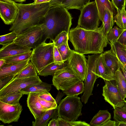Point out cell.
<instances>
[{
	"mask_svg": "<svg viewBox=\"0 0 126 126\" xmlns=\"http://www.w3.org/2000/svg\"><path fill=\"white\" fill-rule=\"evenodd\" d=\"M18 13L16 18L9 29L19 34L30 27L39 24L50 8L49 2L24 4L15 2Z\"/></svg>",
	"mask_w": 126,
	"mask_h": 126,
	"instance_id": "obj_1",
	"label": "cell"
},
{
	"mask_svg": "<svg viewBox=\"0 0 126 126\" xmlns=\"http://www.w3.org/2000/svg\"><path fill=\"white\" fill-rule=\"evenodd\" d=\"M72 17L68 10L61 6L50 7L46 16L39 23L42 25L43 41L49 39L53 42L63 31L69 33Z\"/></svg>",
	"mask_w": 126,
	"mask_h": 126,
	"instance_id": "obj_2",
	"label": "cell"
},
{
	"mask_svg": "<svg viewBox=\"0 0 126 126\" xmlns=\"http://www.w3.org/2000/svg\"><path fill=\"white\" fill-rule=\"evenodd\" d=\"M82 106L80 97L67 96L61 100L57 106L58 117L67 121H75L82 114Z\"/></svg>",
	"mask_w": 126,
	"mask_h": 126,
	"instance_id": "obj_3",
	"label": "cell"
},
{
	"mask_svg": "<svg viewBox=\"0 0 126 126\" xmlns=\"http://www.w3.org/2000/svg\"><path fill=\"white\" fill-rule=\"evenodd\" d=\"M46 41H43L33 49L30 60L38 73L49 64L54 63V43H47Z\"/></svg>",
	"mask_w": 126,
	"mask_h": 126,
	"instance_id": "obj_4",
	"label": "cell"
},
{
	"mask_svg": "<svg viewBox=\"0 0 126 126\" xmlns=\"http://www.w3.org/2000/svg\"><path fill=\"white\" fill-rule=\"evenodd\" d=\"M80 11L77 26L88 30L94 31L97 29L100 20L95 1L90 2Z\"/></svg>",
	"mask_w": 126,
	"mask_h": 126,
	"instance_id": "obj_5",
	"label": "cell"
},
{
	"mask_svg": "<svg viewBox=\"0 0 126 126\" xmlns=\"http://www.w3.org/2000/svg\"><path fill=\"white\" fill-rule=\"evenodd\" d=\"M43 33L41 23L33 26L17 35L13 42L33 48L43 41Z\"/></svg>",
	"mask_w": 126,
	"mask_h": 126,
	"instance_id": "obj_6",
	"label": "cell"
},
{
	"mask_svg": "<svg viewBox=\"0 0 126 126\" xmlns=\"http://www.w3.org/2000/svg\"><path fill=\"white\" fill-rule=\"evenodd\" d=\"M92 31L77 26L70 30L69 39L75 51L83 54H89V44Z\"/></svg>",
	"mask_w": 126,
	"mask_h": 126,
	"instance_id": "obj_7",
	"label": "cell"
},
{
	"mask_svg": "<svg viewBox=\"0 0 126 126\" xmlns=\"http://www.w3.org/2000/svg\"><path fill=\"white\" fill-rule=\"evenodd\" d=\"M99 54L88 55L87 60V71L84 80V90L81 97L82 102L86 104L90 96L92 95L94 83L98 77L96 74V67Z\"/></svg>",
	"mask_w": 126,
	"mask_h": 126,
	"instance_id": "obj_8",
	"label": "cell"
},
{
	"mask_svg": "<svg viewBox=\"0 0 126 126\" xmlns=\"http://www.w3.org/2000/svg\"><path fill=\"white\" fill-rule=\"evenodd\" d=\"M80 81L82 80L67 65L57 71L52 79L53 85L58 91H62Z\"/></svg>",
	"mask_w": 126,
	"mask_h": 126,
	"instance_id": "obj_9",
	"label": "cell"
},
{
	"mask_svg": "<svg viewBox=\"0 0 126 126\" xmlns=\"http://www.w3.org/2000/svg\"><path fill=\"white\" fill-rule=\"evenodd\" d=\"M104 80L105 84L103 87L102 95L105 101L110 104L114 109L120 107L125 99H123L120 93L115 80Z\"/></svg>",
	"mask_w": 126,
	"mask_h": 126,
	"instance_id": "obj_10",
	"label": "cell"
},
{
	"mask_svg": "<svg viewBox=\"0 0 126 126\" xmlns=\"http://www.w3.org/2000/svg\"><path fill=\"white\" fill-rule=\"evenodd\" d=\"M67 61V65L83 81L87 71V60L83 54L72 50Z\"/></svg>",
	"mask_w": 126,
	"mask_h": 126,
	"instance_id": "obj_11",
	"label": "cell"
},
{
	"mask_svg": "<svg viewBox=\"0 0 126 126\" xmlns=\"http://www.w3.org/2000/svg\"><path fill=\"white\" fill-rule=\"evenodd\" d=\"M42 82L38 76L27 78L14 79L0 90V96L10 93L20 91L28 86Z\"/></svg>",
	"mask_w": 126,
	"mask_h": 126,
	"instance_id": "obj_12",
	"label": "cell"
},
{
	"mask_svg": "<svg viewBox=\"0 0 126 126\" xmlns=\"http://www.w3.org/2000/svg\"><path fill=\"white\" fill-rule=\"evenodd\" d=\"M104 33L103 25L96 30L93 31L89 44V54L102 53L104 47L109 43Z\"/></svg>",
	"mask_w": 126,
	"mask_h": 126,
	"instance_id": "obj_13",
	"label": "cell"
},
{
	"mask_svg": "<svg viewBox=\"0 0 126 126\" xmlns=\"http://www.w3.org/2000/svg\"><path fill=\"white\" fill-rule=\"evenodd\" d=\"M22 110L19 103L12 105L0 101V120L4 124L17 122Z\"/></svg>",
	"mask_w": 126,
	"mask_h": 126,
	"instance_id": "obj_14",
	"label": "cell"
},
{
	"mask_svg": "<svg viewBox=\"0 0 126 126\" xmlns=\"http://www.w3.org/2000/svg\"><path fill=\"white\" fill-rule=\"evenodd\" d=\"M17 13L14 1L0 0V16L5 24H12L16 18Z\"/></svg>",
	"mask_w": 126,
	"mask_h": 126,
	"instance_id": "obj_15",
	"label": "cell"
},
{
	"mask_svg": "<svg viewBox=\"0 0 126 126\" xmlns=\"http://www.w3.org/2000/svg\"><path fill=\"white\" fill-rule=\"evenodd\" d=\"M38 93H30L28 94L27 106L35 120L40 117L46 110L39 100Z\"/></svg>",
	"mask_w": 126,
	"mask_h": 126,
	"instance_id": "obj_16",
	"label": "cell"
},
{
	"mask_svg": "<svg viewBox=\"0 0 126 126\" xmlns=\"http://www.w3.org/2000/svg\"><path fill=\"white\" fill-rule=\"evenodd\" d=\"M31 48L21 46L14 42L2 46L0 49V59L31 51Z\"/></svg>",
	"mask_w": 126,
	"mask_h": 126,
	"instance_id": "obj_17",
	"label": "cell"
},
{
	"mask_svg": "<svg viewBox=\"0 0 126 126\" xmlns=\"http://www.w3.org/2000/svg\"><path fill=\"white\" fill-rule=\"evenodd\" d=\"M30 60L14 64L5 63L0 68V79L9 76H16L29 63Z\"/></svg>",
	"mask_w": 126,
	"mask_h": 126,
	"instance_id": "obj_18",
	"label": "cell"
},
{
	"mask_svg": "<svg viewBox=\"0 0 126 126\" xmlns=\"http://www.w3.org/2000/svg\"><path fill=\"white\" fill-rule=\"evenodd\" d=\"M96 74L98 78L108 81L115 79V75L105 65L101 54L97 60L96 67Z\"/></svg>",
	"mask_w": 126,
	"mask_h": 126,
	"instance_id": "obj_19",
	"label": "cell"
},
{
	"mask_svg": "<svg viewBox=\"0 0 126 126\" xmlns=\"http://www.w3.org/2000/svg\"><path fill=\"white\" fill-rule=\"evenodd\" d=\"M101 54L105 66L115 74L119 68L118 60L116 55L111 49Z\"/></svg>",
	"mask_w": 126,
	"mask_h": 126,
	"instance_id": "obj_20",
	"label": "cell"
},
{
	"mask_svg": "<svg viewBox=\"0 0 126 126\" xmlns=\"http://www.w3.org/2000/svg\"><path fill=\"white\" fill-rule=\"evenodd\" d=\"M58 117L57 108L47 110L39 118L32 121V126H47L51 119H57Z\"/></svg>",
	"mask_w": 126,
	"mask_h": 126,
	"instance_id": "obj_21",
	"label": "cell"
},
{
	"mask_svg": "<svg viewBox=\"0 0 126 126\" xmlns=\"http://www.w3.org/2000/svg\"><path fill=\"white\" fill-rule=\"evenodd\" d=\"M51 88V84L43 82L28 86L20 91L23 94H28L30 93H40L47 91L49 92Z\"/></svg>",
	"mask_w": 126,
	"mask_h": 126,
	"instance_id": "obj_22",
	"label": "cell"
},
{
	"mask_svg": "<svg viewBox=\"0 0 126 126\" xmlns=\"http://www.w3.org/2000/svg\"><path fill=\"white\" fill-rule=\"evenodd\" d=\"M98 10L100 20L103 21L105 8H108L113 13V16L116 15V11L111 2L109 0H95Z\"/></svg>",
	"mask_w": 126,
	"mask_h": 126,
	"instance_id": "obj_23",
	"label": "cell"
},
{
	"mask_svg": "<svg viewBox=\"0 0 126 126\" xmlns=\"http://www.w3.org/2000/svg\"><path fill=\"white\" fill-rule=\"evenodd\" d=\"M111 118V114L107 110H100L93 117L89 124L92 126H101Z\"/></svg>",
	"mask_w": 126,
	"mask_h": 126,
	"instance_id": "obj_24",
	"label": "cell"
},
{
	"mask_svg": "<svg viewBox=\"0 0 126 126\" xmlns=\"http://www.w3.org/2000/svg\"><path fill=\"white\" fill-rule=\"evenodd\" d=\"M111 49L118 59L123 64H126V47L117 42L110 44Z\"/></svg>",
	"mask_w": 126,
	"mask_h": 126,
	"instance_id": "obj_25",
	"label": "cell"
},
{
	"mask_svg": "<svg viewBox=\"0 0 126 126\" xmlns=\"http://www.w3.org/2000/svg\"><path fill=\"white\" fill-rule=\"evenodd\" d=\"M112 12L108 8L105 7L102 25L105 34L107 36L109 31L112 28L114 20Z\"/></svg>",
	"mask_w": 126,
	"mask_h": 126,
	"instance_id": "obj_26",
	"label": "cell"
},
{
	"mask_svg": "<svg viewBox=\"0 0 126 126\" xmlns=\"http://www.w3.org/2000/svg\"><path fill=\"white\" fill-rule=\"evenodd\" d=\"M115 75L117 87L122 98L125 99L126 98V80L119 68Z\"/></svg>",
	"mask_w": 126,
	"mask_h": 126,
	"instance_id": "obj_27",
	"label": "cell"
},
{
	"mask_svg": "<svg viewBox=\"0 0 126 126\" xmlns=\"http://www.w3.org/2000/svg\"><path fill=\"white\" fill-rule=\"evenodd\" d=\"M90 1V0H65L57 6H63L68 10L75 9L80 10Z\"/></svg>",
	"mask_w": 126,
	"mask_h": 126,
	"instance_id": "obj_28",
	"label": "cell"
},
{
	"mask_svg": "<svg viewBox=\"0 0 126 126\" xmlns=\"http://www.w3.org/2000/svg\"><path fill=\"white\" fill-rule=\"evenodd\" d=\"M67 65V61L64 62L62 64L52 63L45 67L38 73V75L44 77L49 75L53 76L57 71L63 68L66 66Z\"/></svg>",
	"mask_w": 126,
	"mask_h": 126,
	"instance_id": "obj_29",
	"label": "cell"
},
{
	"mask_svg": "<svg viewBox=\"0 0 126 126\" xmlns=\"http://www.w3.org/2000/svg\"><path fill=\"white\" fill-rule=\"evenodd\" d=\"M23 94L20 91L10 93L0 96V101L11 105H16L19 103L20 99Z\"/></svg>",
	"mask_w": 126,
	"mask_h": 126,
	"instance_id": "obj_30",
	"label": "cell"
},
{
	"mask_svg": "<svg viewBox=\"0 0 126 126\" xmlns=\"http://www.w3.org/2000/svg\"><path fill=\"white\" fill-rule=\"evenodd\" d=\"M37 71L31 62L15 77L14 79L27 78L38 76Z\"/></svg>",
	"mask_w": 126,
	"mask_h": 126,
	"instance_id": "obj_31",
	"label": "cell"
},
{
	"mask_svg": "<svg viewBox=\"0 0 126 126\" xmlns=\"http://www.w3.org/2000/svg\"><path fill=\"white\" fill-rule=\"evenodd\" d=\"M84 83L83 81H80L73 85L63 92L67 96H77L84 92Z\"/></svg>",
	"mask_w": 126,
	"mask_h": 126,
	"instance_id": "obj_32",
	"label": "cell"
},
{
	"mask_svg": "<svg viewBox=\"0 0 126 126\" xmlns=\"http://www.w3.org/2000/svg\"><path fill=\"white\" fill-rule=\"evenodd\" d=\"M32 50L3 59L5 63L14 64L30 60Z\"/></svg>",
	"mask_w": 126,
	"mask_h": 126,
	"instance_id": "obj_33",
	"label": "cell"
},
{
	"mask_svg": "<svg viewBox=\"0 0 126 126\" xmlns=\"http://www.w3.org/2000/svg\"><path fill=\"white\" fill-rule=\"evenodd\" d=\"M126 6L121 11H117V13L114 17V22L121 29L126 30Z\"/></svg>",
	"mask_w": 126,
	"mask_h": 126,
	"instance_id": "obj_34",
	"label": "cell"
},
{
	"mask_svg": "<svg viewBox=\"0 0 126 126\" xmlns=\"http://www.w3.org/2000/svg\"><path fill=\"white\" fill-rule=\"evenodd\" d=\"M124 30L115 26L109 32L107 38L110 44H112L117 42V40Z\"/></svg>",
	"mask_w": 126,
	"mask_h": 126,
	"instance_id": "obj_35",
	"label": "cell"
},
{
	"mask_svg": "<svg viewBox=\"0 0 126 126\" xmlns=\"http://www.w3.org/2000/svg\"><path fill=\"white\" fill-rule=\"evenodd\" d=\"M57 47L63 62L67 61L71 55L72 51L69 47L68 41Z\"/></svg>",
	"mask_w": 126,
	"mask_h": 126,
	"instance_id": "obj_36",
	"label": "cell"
},
{
	"mask_svg": "<svg viewBox=\"0 0 126 126\" xmlns=\"http://www.w3.org/2000/svg\"><path fill=\"white\" fill-rule=\"evenodd\" d=\"M58 126H90V125L85 121H68L57 118Z\"/></svg>",
	"mask_w": 126,
	"mask_h": 126,
	"instance_id": "obj_37",
	"label": "cell"
},
{
	"mask_svg": "<svg viewBox=\"0 0 126 126\" xmlns=\"http://www.w3.org/2000/svg\"><path fill=\"white\" fill-rule=\"evenodd\" d=\"M17 35L12 32L0 36V44L2 46L8 45L13 42Z\"/></svg>",
	"mask_w": 126,
	"mask_h": 126,
	"instance_id": "obj_38",
	"label": "cell"
},
{
	"mask_svg": "<svg viewBox=\"0 0 126 126\" xmlns=\"http://www.w3.org/2000/svg\"><path fill=\"white\" fill-rule=\"evenodd\" d=\"M68 33L63 31L58 34L53 42L54 45L58 47L68 41L69 39Z\"/></svg>",
	"mask_w": 126,
	"mask_h": 126,
	"instance_id": "obj_39",
	"label": "cell"
},
{
	"mask_svg": "<svg viewBox=\"0 0 126 126\" xmlns=\"http://www.w3.org/2000/svg\"><path fill=\"white\" fill-rule=\"evenodd\" d=\"M113 113V118L116 123L126 122V111L116 108Z\"/></svg>",
	"mask_w": 126,
	"mask_h": 126,
	"instance_id": "obj_40",
	"label": "cell"
},
{
	"mask_svg": "<svg viewBox=\"0 0 126 126\" xmlns=\"http://www.w3.org/2000/svg\"><path fill=\"white\" fill-rule=\"evenodd\" d=\"M38 98L42 107L46 110L57 108V105L56 103L53 102L44 100L39 98L38 96Z\"/></svg>",
	"mask_w": 126,
	"mask_h": 126,
	"instance_id": "obj_41",
	"label": "cell"
},
{
	"mask_svg": "<svg viewBox=\"0 0 126 126\" xmlns=\"http://www.w3.org/2000/svg\"><path fill=\"white\" fill-rule=\"evenodd\" d=\"M53 56L54 63H55L62 64L64 63L57 47L54 45L53 48Z\"/></svg>",
	"mask_w": 126,
	"mask_h": 126,
	"instance_id": "obj_42",
	"label": "cell"
},
{
	"mask_svg": "<svg viewBox=\"0 0 126 126\" xmlns=\"http://www.w3.org/2000/svg\"><path fill=\"white\" fill-rule=\"evenodd\" d=\"M111 2L117 11H121L126 6V0H111Z\"/></svg>",
	"mask_w": 126,
	"mask_h": 126,
	"instance_id": "obj_43",
	"label": "cell"
},
{
	"mask_svg": "<svg viewBox=\"0 0 126 126\" xmlns=\"http://www.w3.org/2000/svg\"><path fill=\"white\" fill-rule=\"evenodd\" d=\"M38 97L40 98L48 101L56 103L55 99L52 97L49 92L47 91L38 93Z\"/></svg>",
	"mask_w": 126,
	"mask_h": 126,
	"instance_id": "obj_44",
	"label": "cell"
},
{
	"mask_svg": "<svg viewBox=\"0 0 126 126\" xmlns=\"http://www.w3.org/2000/svg\"><path fill=\"white\" fill-rule=\"evenodd\" d=\"M15 76L14 75L9 76L0 79V90L13 80Z\"/></svg>",
	"mask_w": 126,
	"mask_h": 126,
	"instance_id": "obj_45",
	"label": "cell"
},
{
	"mask_svg": "<svg viewBox=\"0 0 126 126\" xmlns=\"http://www.w3.org/2000/svg\"><path fill=\"white\" fill-rule=\"evenodd\" d=\"M117 42L125 46H126V30H124Z\"/></svg>",
	"mask_w": 126,
	"mask_h": 126,
	"instance_id": "obj_46",
	"label": "cell"
},
{
	"mask_svg": "<svg viewBox=\"0 0 126 126\" xmlns=\"http://www.w3.org/2000/svg\"><path fill=\"white\" fill-rule=\"evenodd\" d=\"M118 60L120 70L126 80V64H123Z\"/></svg>",
	"mask_w": 126,
	"mask_h": 126,
	"instance_id": "obj_47",
	"label": "cell"
},
{
	"mask_svg": "<svg viewBox=\"0 0 126 126\" xmlns=\"http://www.w3.org/2000/svg\"><path fill=\"white\" fill-rule=\"evenodd\" d=\"M101 126H116V122L109 119L102 124Z\"/></svg>",
	"mask_w": 126,
	"mask_h": 126,
	"instance_id": "obj_48",
	"label": "cell"
},
{
	"mask_svg": "<svg viewBox=\"0 0 126 126\" xmlns=\"http://www.w3.org/2000/svg\"><path fill=\"white\" fill-rule=\"evenodd\" d=\"M64 95H65V94L63 92H61L60 91H59L56 99H55L56 103L57 105L59 104L62 98Z\"/></svg>",
	"mask_w": 126,
	"mask_h": 126,
	"instance_id": "obj_49",
	"label": "cell"
},
{
	"mask_svg": "<svg viewBox=\"0 0 126 126\" xmlns=\"http://www.w3.org/2000/svg\"><path fill=\"white\" fill-rule=\"evenodd\" d=\"M65 0H52L49 2L50 7L59 5Z\"/></svg>",
	"mask_w": 126,
	"mask_h": 126,
	"instance_id": "obj_50",
	"label": "cell"
},
{
	"mask_svg": "<svg viewBox=\"0 0 126 126\" xmlns=\"http://www.w3.org/2000/svg\"><path fill=\"white\" fill-rule=\"evenodd\" d=\"M48 126H58V123L57 119H52L48 123Z\"/></svg>",
	"mask_w": 126,
	"mask_h": 126,
	"instance_id": "obj_51",
	"label": "cell"
},
{
	"mask_svg": "<svg viewBox=\"0 0 126 126\" xmlns=\"http://www.w3.org/2000/svg\"><path fill=\"white\" fill-rule=\"evenodd\" d=\"M52 0H34L33 2L35 3H43L49 2Z\"/></svg>",
	"mask_w": 126,
	"mask_h": 126,
	"instance_id": "obj_52",
	"label": "cell"
},
{
	"mask_svg": "<svg viewBox=\"0 0 126 126\" xmlns=\"http://www.w3.org/2000/svg\"><path fill=\"white\" fill-rule=\"evenodd\" d=\"M116 108L126 111V101L125 100L122 106Z\"/></svg>",
	"mask_w": 126,
	"mask_h": 126,
	"instance_id": "obj_53",
	"label": "cell"
},
{
	"mask_svg": "<svg viewBox=\"0 0 126 126\" xmlns=\"http://www.w3.org/2000/svg\"><path fill=\"white\" fill-rule=\"evenodd\" d=\"M116 126H126V122H116Z\"/></svg>",
	"mask_w": 126,
	"mask_h": 126,
	"instance_id": "obj_54",
	"label": "cell"
},
{
	"mask_svg": "<svg viewBox=\"0 0 126 126\" xmlns=\"http://www.w3.org/2000/svg\"><path fill=\"white\" fill-rule=\"evenodd\" d=\"M5 63V60L4 59H0V68L2 67Z\"/></svg>",
	"mask_w": 126,
	"mask_h": 126,
	"instance_id": "obj_55",
	"label": "cell"
},
{
	"mask_svg": "<svg viewBox=\"0 0 126 126\" xmlns=\"http://www.w3.org/2000/svg\"><path fill=\"white\" fill-rule=\"evenodd\" d=\"M16 2L20 3H22L25 1L26 0H14Z\"/></svg>",
	"mask_w": 126,
	"mask_h": 126,
	"instance_id": "obj_56",
	"label": "cell"
},
{
	"mask_svg": "<svg viewBox=\"0 0 126 126\" xmlns=\"http://www.w3.org/2000/svg\"></svg>",
	"mask_w": 126,
	"mask_h": 126,
	"instance_id": "obj_57",
	"label": "cell"
},
{
	"mask_svg": "<svg viewBox=\"0 0 126 126\" xmlns=\"http://www.w3.org/2000/svg\"></svg>",
	"mask_w": 126,
	"mask_h": 126,
	"instance_id": "obj_58",
	"label": "cell"
},
{
	"mask_svg": "<svg viewBox=\"0 0 126 126\" xmlns=\"http://www.w3.org/2000/svg\"></svg>",
	"mask_w": 126,
	"mask_h": 126,
	"instance_id": "obj_59",
	"label": "cell"
},
{
	"mask_svg": "<svg viewBox=\"0 0 126 126\" xmlns=\"http://www.w3.org/2000/svg\"></svg>",
	"mask_w": 126,
	"mask_h": 126,
	"instance_id": "obj_60",
	"label": "cell"
}]
</instances>
